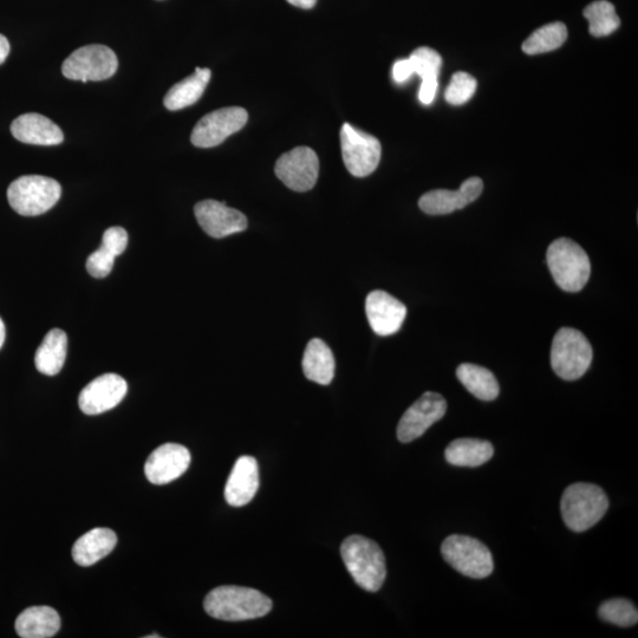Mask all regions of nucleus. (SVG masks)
<instances>
[{"label":"nucleus","mask_w":638,"mask_h":638,"mask_svg":"<svg viewBox=\"0 0 638 638\" xmlns=\"http://www.w3.org/2000/svg\"><path fill=\"white\" fill-rule=\"evenodd\" d=\"M272 607V601L262 592L236 585L213 589L204 601L208 615L226 622L256 620L268 615Z\"/></svg>","instance_id":"f257e3e1"},{"label":"nucleus","mask_w":638,"mask_h":638,"mask_svg":"<svg viewBox=\"0 0 638 638\" xmlns=\"http://www.w3.org/2000/svg\"><path fill=\"white\" fill-rule=\"evenodd\" d=\"M341 555L358 587L369 592H377L382 588L387 577V566L379 544L363 536H350L341 546Z\"/></svg>","instance_id":"f03ea898"},{"label":"nucleus","mask_w":638,"mask_h":638,"mask_svg":"<svg viewBox=\"0 0 638 638\" xmlns=\"http://www.w3.org/2000/svg\"><path fill=\"white\" fill-rule=\"evenodd\" d=\"M609 499L600 486L577 483L566 488L561 510L564 523L574 532L591 529L605 516Z\"/></svg>","instance_id":"7ed1b4c3"},{"label":"nucleus","mask_w":638,"mask_h":638,"mask_svg":"<svg viewBox=\"0 0 638 638\" xmlns=\"http://www.w3.org/2000/svg\"><path fill=\"white\" fill-rule=\"evenodd\" d=\"M546 262L556 284L566 292L581 291L589 282L591 264L587 252L574 240L559 238L546 253Z\"/></svg>","instance_id":"20e7f679"},{"label":"nucleus","mask_w":638,"mask_h":638,"mask_svg":"<svg viewBox=\"0 0 638 638\" xmlns=\"http://www.w3.org/2000/svg\"><path fill=\"white\" fill-rule=\"evenodd\" d=\"M62 187L55 179L43 175H24L8 188L12 210L24 217L47 213L61 199Z\"/></svg>","instance_id":"39448f33"},{"label":"nucleus","mask_w":638,"mask_h":638,"mask_svg":"<svg viewBox=\"0 0 638 638\" xmlns=\"http://www.w3.org/2000/svg\"><path fill=\"white\" fill-rule=\"evenodd\" d=\"M592 347L581 331L562 328L553 338L551 366L565 381H575L587 373L592 362Z\"/></svg>","instance_id":"423d86ee"},{"label":"nucleus","mask_w":638,"mask_h":638,"mask_svg":"<svg viewBox=\"0 0 638 638\" xmlns=\"http://www.w3.org/2000/svg\"><path fill=\"white\" fill-rule=\"evenodd\" d=\"M441 553L453 569L466 577L483 579L491 576L494 570L490 549L472 537L449 536L442 543Z\"/></svg>","instance_id":"0eeeda50"},{"label":"nucleus","mask_w":638,"mask_h":638,"mask_svg":"<svg viewBox=\"0 0 638 638\" xmlns=\"http://www.w3.org/2000/svg\"><path fill=\"white\" fill-rule=\"evenodd\" d=\"M119 60L106 45L93 44L77 49L62 65L64 77L73 81H104L115 75Z\"/></svg>","instance_id":"6e6552de"},{"label":"nucleus","mask_w":638,"mask_h":638,"mask_svg":"<svg viewBox=\"0 0 638 638\" xmlns=\"http://www.w3.org/2000/svg\"><path fill=\"white\" fill-rule=\"evenodd\" d=\"M341 147L345 167L356 178H366L376 171L381 161L382 147L373 135L344 123Z\"/></svg>","instance_id":"1a4fd4ad"},{"label":"nucleus","mask_w":638,"mask_h":638,"mask_svg":"<svg viewBox=\"0 0 638 638\" xmlns=\"http://www.w3.org/2000/svg\"><path fill=\"white\" fill-rule=\"evenodd\" d=\"M249 120L244 108H221L203 117L194 127L191 141L195 147L212 148L243 129Z\"/></svg>","instance_id":"9d476101"},{"label":"nucleus","mask_w":638,"mask_h":638,"mask_svg":"<svg viewBox=\"0 0 638 638\" xmlns=\"http://www.w3.org/2000/svg\"><path fill=\"white\" fill-rule=\"evenodd\" d=\"M277 178L295 192H308L315 187L319 174V160L314 149L296 147L276 162Z\"/></svg>","instance_id":"9b49d317"},{"label":"nucleus","mask_w":638,"mask_h":638,"mask_svg":"<svg viewBox=\"0 0 638 638\" xmlns=\"http://www.w3.org/2000/svg\"><path fill=\"white\" fill-rule=\"evenodd\" d=\"M447 412L445 397L433 392L423 394L403 414L397 426V439L408 444L425 434L435 422L444 418Z\"/></svg>","instance_id":"f8f14e48"},{"label":"nucleus","mask_w":638,"mask_h":638,"mask_svg":"<svg viewBox=\"0 0 638 638\" xmlns=\"http://www.w3.org/2000/svg\"><path fill=\"white\" fill-rule=\"evenodd\" d=\"M128 384L116 374H104L91 381L78 397V405L84 414L99 415L115 408L125 399Z\"/></svg>","instance_id":"ddd939ff"},{"label":"nucleus","mask_w":638,"mask_h":638,"mask_svg":"<svg viewBox=\"0 0 638 638\" xmlns=\"http://www.w3.org/2000/svg\"><path fill=\"white\" fill-rule=\"evenodd\" d=\"M201 229L216 239L232 236L247 229L245 214L216 200L200 201L194 207Z\"/></svg>","instance_id":"4468645a"},{"label":"nucleus","mask_w":638,"mask_h":638,"mask_svg":"<svg viewBox=\"0 0 638 638\" xmlns=\"http://www.w3.org/2000/svg\"><path fill=\"white\" fill-rule=\"evenodd\" d=\"M191 464V453L185 446L165 444L156 448L145 465L149 483L166 485L177 480Z\"/></svg>","instance_id":"2eb2a0df"},{"label":"nucleus","mask_w":638,"mask_h":638,"mask_svg":"<svg viewBox=\"0 0 638 638\" xmlns=\"http://www.w3.org/2000/svg\"><path fill=\"white\" fill-rule=\"evenodd\" d=\"M483 191V180L472 177L462 182L458 191L435 190L423 194L419 206L429 216H445L474 203Z\"/></svg>","instance_id":"dca6fc26"},{"label":"nucleus","mask_w":638,"mask_h":638,"mask_svg":"<svg viewBox=\"0 0 638 638\" xmlns=\"http://www.w3.org/2000/svg\"><path fill=\"white\" fill-rule=\"evenodd\" d=\"M366 314L375 334L386 337L401 329L407 316V308L386 291L375 290L366 299Z\"/></svg>","instance_id":"f3484780"},{"label":"nucleus","mask_w":638,"mask_h":638,"mask_svg":"<svg viewBox=\"0 0 638 638\" xmlns=\"http://www.w3.org/2000/svg\"><path fill=\"white\" fill-rule=\"evenodd\" d=\"M259 488V467L255 458L244 455L232 468L225 486V499L233 507H242L256 497Z\"/></svg>","instance_id":"a211bd4d"},{"label":"nucleus","mask_w":638,"mask_h":638,"mask_svg":"<svg viewBox=\"0 0 638 638\" xmlns=\"http://www.w3.org/2000/svg\"><path fill=\"white\" fill-rule=\"evenodd\" d=\"M13 138L28 145L56 146L64 141L62 129L48 117L36 113L24 114L11 125Z\"/></svg>","instance_id":"6ab92c4d"},{"label":"nucleus","mask_w":638,"mask_h":638,"mask_svg":"<svg viewBox=\"0 0 638 638\" xmlns=\"http://www.w3.org/2000/svg\"><path fill=\"white\" fill-rule=\"evenodd\" d=\"M128 246V233L122 227H110L103 234L99 250L91 253L87 260V270L94 278L110 275L114 268L115 258L122 255Z\"/></svg>","instance_id":"aec40b11"},{"label":"nucleus","mask_w":638,"mask_h":638,"mask_svg":"<svg viewBox=\"0 0 638 638\" xmlns=\"http://www.w3.org/2000/svg\"><path fill=\"white\" fill-rule=\"evenodd\" d=\"M116 544L117 536L113 530L97 527L76 540L73 548L74 561L81 566L94 565L108 556Z\"/></svg>","instance_id":"412c9836"},{"label":"nucleus","mask_w":638,"mask_h":638,"mask_svg":"<svg viewBox=\"0 0 638 638\" xmlns=\"http://www.w3.org/2000/svg\"><path fill=\"white\" fill-rule=\"evenodd\" d=\"M15 627L22 638H50L60 630L61 617L50 607H32L18 616Z\"/></svg>","instance_id":"4be33fe9"},{"label":"nucleus","mask_w":638,"mask_h":638,"mask_svg":"<svg viewBox=\"0 0 638 638\" xmlns=\"http://www.w3.org/2000/svg\"><path fill=\"white\" fill-rule=\"evenodd\" d=\"M303 371L309 381L328 386L334 380L336 362L334 354L327 343L314 338L311 340L303 357Z\"/></svg>","instance_id":"5701e85b"},{"label":"nucleus","mask_w":638,"mask_h":638,"mask_svg":"<svg viewBox=\"0 0 638 638\" xmlns=\"http://www.w3.org/2000/svg\"><path fill=\"white\" fill-rule=\"evenodd\" d=\"M211 76L210 69H195V73L192 76L185 78V80L169 89L164 100L165 107L171 112H175V110L193 106L204 95Z\"/></svg>","instance_id":"b1692460"},{"label":"nucleus","mask_w":638,"mask_h":638,"mask_svg":"<svg viewBox=\"0 0 638 638\" xmlns=\"http://www.w3.org/2000/svg\"><path fill=\"white\" fill-rule=\"evenodd\" d=\"M68 337L61 329H52L36 351L35 364L39 373L55 376L67 358Z\"/></svg>","instance_id":"393cba45"},{"label":"nucleus","mask_w":638,"mask_h":638,"mask_svg":"<svg viewBox=\"0 0 638 638\" xmlns=\"http://www.w3.org/2000/svg\"><path fill=\"white\" fill-rule=\"evenodd\" d=\"M491 442L479 439H458L448 445L445 458L458 467H479L493 458Z\"/></svg>","instance_id":"a878e982"},{"label":"nucleus","mask_w":638,"mask_h":638,"mask_svg":"<svg viewBox=\"0 0 638 638\" xmlns=\"http://www.w3.org/2000/svg\"><path fill=\"white\" fill-rule=\"evenodd\" d=\"M459 381L472 395L483 401L496 400L500 388L496 376L492 371L477 366V364L464 363L457 369Z\"/></svg>","instance_id":"bb28decb"},{"label":"nucleus","mask_w":638,"mask_h":638,"mask_svg":"<svg viewBox=\"0 0 638 638\" xmlns=\"http://www.w3.org/2000/svg\"><path fill=\"white\" fill-rule=\"evenodd\" d=\"M568 39V29L562 22L550 23L542 26L526 39L523 51L527 55L545 54L561 48Z\"/></svg>","instance_id":"cd10ccee"},{"label":"nucleus","mask_w":638,"mask_h":638,"mask_svg":"<svg viewBox=\"0 0 638 638\" xmlns=\"http://www.w3.org/2000/svg\"><path fill=\"white\" fill-rule=\"evenodd\" d=\"M583 15L589 21V31L594 37H605L620 28L621 19L615 6L607 0H597L584 9Z\"/></svg>","instance_id":"c85d7f7f"},{"label":"nucleus","mask_w":638,"mask_h":638,"mask_svg":"<svg viewBox=\"0 0 638 638\" xmlns=\"http://www.w3.org/2000/svg\"><path fill=\"white\" fill-rule=\"evenodd\" d=\"M598 614L603 621L623 628L633 627L638 621V611L634 603L624 598H614L604 602Z\"/></svg>","instance_id":"c756f323"},{"label":"nucleus","mask_w":638,"mask_h":638,"mask_svg":"<svg viewBox=\"0 0 638 638\" xmlns=\"http://www.w3.org/2000/svg\"><path fill=\"white\" fill-rule=\"evenodd\" d=\"M408 60L413 74L419 75L422 81L438 80L442 67V58L438 51L422 47L416 49Z\"/></svg>","instance_id":"7c9ffc66"},{"label":"nucleus","mask_w":638,"mask_h":638,"mask_svg":"<svg viewBox=\"0 0 638 638\" xmlns=\"http://www.w3.org/2000/svg\"><path fill=\"white\" fill-rule=\"evenodd\" d=\"M477 88L478 82L472 75L459 71L453 75L446 90L445 99L452 106H462L472 99Z\"/></svg>","instance_id":"2f4dec72"},{"label":"nucleus","mask_w":638,"mask_h":638,"mask_svg":"<svg viewBox=\"0 0 638 638\" xmlns=\"http://www.w3.org/2000/svg\"><path fill=\"white\" fill-rule=\"evenodd\" d=\"M413 75L409 60H400L394 64L393 77L396 83H405Z\"/></svg>","instance_id":"473e14b6"},{"label":"nucleus","mask_w":638,"mask_h":638,"mask_svg":"<svg viewBox=\"0 0 638 638\" xmlns=\"http://www.w3.org/2000/svg\"><path fill=\"white\" fill-rule=\"evenodd\" d=\"M438 80H427L422 81L419 99L423 104H431L436 95V91H438Z\"/></svg>","instance_id":"72a5a7b5"},{"label":"nucleus","mask_w":638,"mask_h":638,"mask_svg":"<svg viewBox=\"0 0 638 638\" xmlns=\"http://www.w3.org/2000/svg\"><path fill=\"white\" fill-rule=\"evenodd\" d=\"M10 54V43L8 38L0 35V65H2Z\"/></svg>","instance_id":"f704fd0d"},{"label":"nucleus","mask_w":638,"mask_h":638,"mask_svg":"<svg viewBox=\"0 0 638 638\" xmlns=\"http://www.w3.org/2000/svg\"><path fill=\"white\" fill-rule=\"evenodd\" d=\"M286 2L291 5L297 6V8H301L303 10H310L314 8L317 3V0H286Z\"/></svg>","instance_id":"c9c22d12"},{"label":"nucleus","mask_w":638,"mask_h":638,"mask_svg":"<svg viewBox=\"0 0 638 638\" xmlns=\"http://www.w3.org/2000/svg\"><path fill=\"white\" fill-rule=\"evenodd\" d=\"M5 336H6L5 325H4V322L2 321V318H0V349H2L3 344L5 342Z\"/></svg>","instance_id":"e433bc0d"},{"label":"nucleus","mask_w":638,"mask_h":638,"mask_svg":"<svg viewBox=\"0 0 638 638\" xmlns=\"http://www.w3.org/2000/svg\"><path fill=\"white\" fill-rule=\"evenodd\" d=\"M159 635H152V636H147V638H159Z\"/></svg>","instance_id":"4c0bfd02"}]
</instances>
